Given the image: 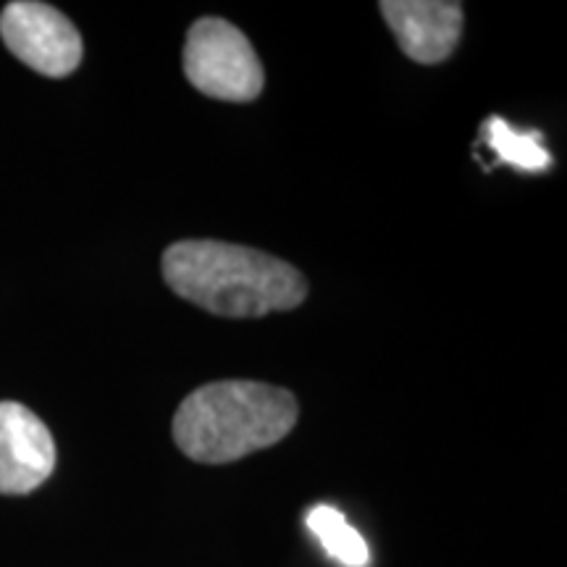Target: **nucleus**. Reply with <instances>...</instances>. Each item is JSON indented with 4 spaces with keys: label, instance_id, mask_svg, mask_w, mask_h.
<instances>
[{
    "label": "nucleus",
    "instance_id": "obj_1",
    "mask_svg": "<svg viewBox=\"0 0 567 567\" xmlns=\"http://www.w3.org/2000/svg\"><path fill=\"white\" fill-rule=\"evenodd\" d=\"M161 268L172 292L221 318L287 313L308 297V281L292 264L218 239L174 243Z\"/></svg>",
    "mask_w": 567,
    "mask_h": 567
},
{
    "label": "nucleus",
    "instance_id": "obj_2",
    "mask_svg": "<svg viewBox=\"0 0 567 567\" xmlns=\"http://www.w3.org/2000/svg\"><path fill=\"white\" fill-rule=\"evenodd\" d=\"M300 417L297 396L260 381H216L184 396L174 442L189 460L224 465L279 444Z\"/></svg>",
    "mask_w": 567,
    "mask_h": 567
},
{
    "label": "nucleus",
    "instance_id": "obj_3",
    "mask_svg": "<svg viewBox=\"0 0 567 567\" xmlns=\"http://www.w3.org/2000/svg\"><path fill=\"white\" fill-rule=\"evenodd\" d=\"M182 63L189 84L216 101L250 103L264 92V63L247 34L226 19H197L187 32Z\"/></svg>",
    "mask_w": 567,
    "mask_h": 567
},
{
    "label": "nucleus",
    "instance_id": "obj_4",
    "mask_svg": "<svg viewBox=\"0 0 567 567\" xmlns=\"http://www.w3.org/2000/svg\"><path fill=\"white\" fill-rule=\"evenodd\" d=\"M0 38L21 63L42 76H69L82 63V38L59 9L13 0L0 13Z\"/></svg>",
    "mask_w": 567,
    "mask_h": 567
},
{
    "label": "nucleus",
    "instance_id": "obj_5",
    "mask_svg": "<svg viewBox=\"0 0 567 567\" xmlns=\"http://www.w3.org/2000/svg\"><path fill=\"white\" fill-rule=\"evenodd\" d=\"M53 467L48 425L19 402H0V494H30L51 478Z\"/></svg>",
    "mask_w": 567,
    "mask_h": 567
},
{
    "label": "nucleus",
    "instance_id": "obj_6",
    "mask_svg": "<svg viewBox=\"0 0 567 567\" xmlns=\"http://www.w3.org/2000/svg\"><path fill=\"white\" fill-rule=\"evenodd\" d=\"M402 53L415 63H442L463 34V3L455 0H384L379 6Z\"/></svg>",
    "mask_w": 567,
    "mask_h": 567
},
{
    "label": "nucleus",
    "instance_id": "obj_7",
    "mask_svg": "<svg viewBox=\"0 0 567 567\" xmlns=\"http://www.w3.org/2000/svg\"><path fill=\"white\" fill-rule=\"evenodd\" d=\"M310 534H313L321 547L329 551L331 559H337L344 567H368L371 565V549L360 530L347 523V517L331 505H316L305 515Z\"/></svg>",
    "mask_w": 567,
    "mask_h": 567
},
{
    "label": "nucleus",
    "instance_id": "obj_8",
    "mask_svg": "<svg viewBox=\"0 0 567 567\" xmlns=\"http://www.w3.org/2000/svg\"><path fill=\"white\" fill-rule=\"evenodd\" d=\"M484 134L488 147L499 155V161L520 168V172H544L551 163L547 147L542 145L538 134L517 132L505 122V118H488L484 124Z\"/></svg>",
    "mask_w": 567,
    "mask_h": 567
}]
</instances>
